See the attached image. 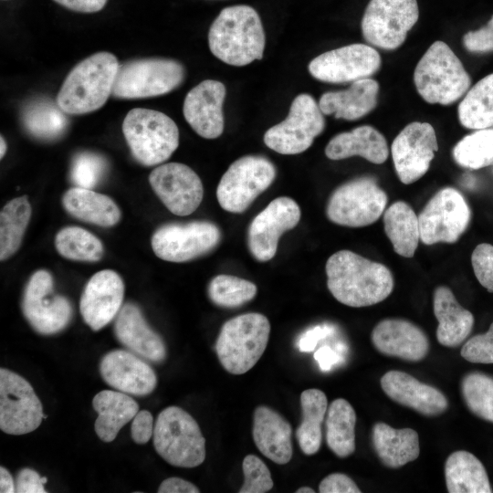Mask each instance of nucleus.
I'll list each match as a JSON object with an SVG mask.
<instances>
[{
  "label": "nucleus",
  "mask_w": 493,
  "mask_h": 493,
  "mask_svg": "<svg viewBox=\"0 0 493 493\" xmlns=\"http://www.w3.org/2000/svg\"><path fill=\"white\" fill-rule=\"evenodd\" d=\"M185 78L184 66L173 59L149 58L121 64L111 95L120 99H145L164 95Z\"/></svg>",
  "instance_id": "6e6552de"
},
{
  "label": "nucleus",
  "mask_w": 493,
  "mask_h": 493,
  "mask_svg": "<svg viewBox=\"0 0 493 493\" xmlns=\"http://www.w3.org/2000/svg\"><path fill=\"white\" fill-rule=\"evenodd\" d=\"M437 150L436 134L430 123L414 121L406 125L391 146L399 180L404 184L418 181L429 170Z\"/></svg>",
  "instance_id": "a211bd4d"
},
{
  "label": "nucleus",
  "mask_w": 493,
  "mask_h": 493,
  "mask_svg": "<svg viewBox=\"0 0 493 493\" xmlns=\"http://www.w3.org/2000/svg\"><path fill=\"white\" fill-rule=\"evenodd\" d=\"M99 369L107 384L127 394L148 395L157 385L153 369L132 351H109L100 360Z\"/></svg>",
  "instance_id": "5701e85b"
},
{
  "label": "nucleus",
  "mask_w": 493,
  "mask_h": 493,
  "mask_svg": "<svg viewBox=\"0 0 493 493\" xmlns=\"http://www.w3.org/2000/svg\"><path fill=\"white\" fill-rule=\"evenodd\" d=\"M16 492L17 493H46L42 477L34 469L25 467L18 471L16 477Z\"/></svg>",
  "instance_id": "864d4df0"
},
{
  "label": "nucleus",
  "mask_w": 493,
  "mask_h": 493,
  "mask_svg": "<svg viewBox=\"0 0 493 493\" xmlns=\"http://www.w3.org/2000/svg\"><path fill=\"white\" fill-rule=\"evenodd\" d=\"M382 59L378 51L365 44H351L324 52L309 64L310 75L322 82L345 83L375 74Z\"/></svg>",
  "instance_id": "f3484780"
},
{
  "label": "nucleus",
  "mask_w": 493,
  "mask_h": 493,
  "mask_svg": "<svg viewBox=\"0 0 493 493\" xmlns=\"http://www.w3.org/2000/svg\"><path fill=\"white\" fill-rule=\"evenodd\" d=\"M418 17L416 0H370L361 23L362 37L379 48L396 49Z\"/></svg>",
  "instance_id": "f8f14e48"
},
{
  "label": "nucleus",
  "mask_w": 493,
  "mask_h": 493,
  "mask_svg": "<svg viewBox=\"0 0 493 493\" xmlns=\"http://www.w3.org/2000/svg\"><path fill=\"white\" fill-rule=\"evenodd\" d=\"M453 158L461 167L477 170L493 165V128L476 130L453 148Z\"/></svg>",
  "instance_id": "79ce46f5"
},
{
  "label": "nucleus",
  "mask_w": 493,
  "mask_h": 493,
  "mask_svg": "<svg viewBox=\"0 0 493 493\" xmlns=\"http://www.w3.org/2000/svg\"><path fill=\"white\" fill-rule=\"evenodd\" d=\"M378 94V82L367 78L353 81L347 89L322 94L319 106L325 115L355 121L367 115L376 107Z\"/></svg>",
  "instance_id": "cd10ccee"
},
{
  "label": "nucleus",
  "mask_w": 493,
  "mask_h": 493,
  "mask_svg": "<svg viewBox=\"0 0 493 493\" xmlns=\"http://www.w3.org/2000/svg\"><path fill=\"white\" fill-rule=\"evenodd\" d=\"M414 81L426 102L450 105L467 93L471 78L448 45L435 41L417 63Z\"/></svg>",
  "instance_id": "20e7f679"
},
{
  "label": "nucleus",
  "mask_w": 493,
  "mask_h": 493,
  "mask_svg": "<svg viewBox=\"0 0 493 493\" xmlns=\"http://www.w3.org/2000/svg\"><path fill=\"white\" fill-rule=\"evenodd\" d=\"M149 182L163 204L176 215H191L202 202V181L184 163H169L157 166L150 173Z\"/></svg>",
  "instance_id": "aec40b11"
},
{
  "label": "nucleus",
  "mask_w": 493,
  "mask_h": 493,
  "mask_svg": "<svg viewBox=\"0 0 493 493\" xmlns=\"http://www.w3.org/2000/svg\"><path fill=\"white\" fill-rule=\"evenodd\" d=\"M107 163L97 153L84 152L77 154L72 162L70 178L77 187L91 189L106 172Z\"/></svg>",
  "instance_id": "a18cd8bd"
},
{
  "label": "nucleus",
  "mask_w": 493,
  "mask_h": 493,
  "mask_svg": "<svg viewBox=\"0 0 493 493\" xmlns=\"http://www.w3.org/2000/svg\"><path fill=\"white\" fill-rule=\"evenodd\" d=\"M124 283L115 271L95 273L86 284L79 301L84 321L99 330L116 318L122 307Z\"/></svg>",
  "instance_id": "412c9836"
},
{
  "label": "nucleus",
  "mask_w": 493,
  "mask_h": 493,
  "mask_svg": "<svg viewBox=\"0 0 493 493\" xmlns=\"http://www.w3.org/2000/svg\"><path fill=\"white\" fill-rule=\"evenodd\" d=\"M60 5L80 13H95L100 11L108 0H54Z\"/></svg>",
  "instance_id": "4d7b16f0"
},
{
  "label": "nucleus",
  "mask_w": 493,
  "mask_h": 493,
  "mask_svg": "<svg viewBox=\"0 0 493 493\" xmlns=\"http://www.w3.org/2000/svg\"><path fill=\"white\" fill-rule=\"evenodd\" d=\"M153 446L167 463L178 467H195L205 459V438L194 417L178 406L164 408L157 416Z\"/></svg>",
  "instance_id": "423d86ee"
},
{
  "label": "nucleus",
  "mask_w": 493,
  "mask_h": 493,
  "mask_svg": "<svg viewBox=\"0 0 493 493\" xmlns=\"http://www.w3.org/2000/svg\"><path fill=\"white\" fill-rule=\"evenodd\" d=\"M226 93L225 85L214 79L200 82L187 93L183 107L184 116L199 136L215 139L223 133Z\"/></svg>",
  "instance_id": "4be33fe9"
},
{
  "label": "nucleus",
  "mask_w": 493,
  "mask_h": 493,
  "mask_svg": "<svg viewBox=\"0 0 493 493\" xmlns=\"http://www.w3.org/2000/svg\"><path fill=\"white\" fill-rule=\"evenodd\" d=\"M384 232L396 254L413 257L420 241L418 215L404 201L392 204L383 212Z\"/></svg>",
  "instance_id": "f704fd0d"
},
{
  "label": "nucleus",
  "mask_w": 493,
  "mask_h": 493,
  "mask_svg": "<svg viewBox=\"0 0 493 493\" xmlns=\"http://www.w3.org/2000/svg\"><path fill=\"white\" fill-rule=\"evenodd\" d=\"M22 310L31 327L42 335L62 331L73 316L70 301L54 292L53 278L44 269L36 271L26 283Z\"/></svg>",
  "instance_id": "4468645a"
},
{
  "label": "nucleus",
  "mask_w": 493,
  "mask_h": 493,
  "mask_svg": "<svg viewBox=\"0 0 493 493\" xmlns=\"http://www.w3.org/2000/svg\"><path fill=\"white\" fill-rule=\"evenodd\" d=\"M320 493H360L361 489L347 475L341 473L330 474L319 486Z\"/></svg>",
  "instance_id": "603ef678"
},
{
  "label": "nucleus",
  "mask_w": 493,
  "mask_h": 493,
  "mask_svg": "<svg viewBox=\"0 0 493 493\" xmlns=\"http://www.w3.org/2000/svg\"><path fill=\"white\" fill-rule=\"evenodd\" d=\"M0 146H1L0 156H1V158H3L4 155L5 154V152H6V142H5V139L3 138V136H1V138H0Z\"/></svg>",
  "instance_id": "052dcab7"
},
{
  "label": "nucleus",
  "mask_w": 493,
  "mask_h": 493,
  "mask_svg": "<svg viewBox=\"0 0 493 493\" xmlns=\"http://www.w3.org/2000/svg\"><path fill=\"white\" fill-rule=\"evenodd\" d=\"M300 215V208L293 199L280 196L272 200L248 227L247 245L251 255L260 262L273 258L279 237L298 225Z\"/></svg>",
  "instance_id": "6ab92c4d"
},
{
  "label": "nucleus",
  "mask_w": 493,
  "mask_h": 493,
  "mask_svg": "<svg viewBox=\"0 0 493 493\" xmlns=\"http://www.w3.org/2000/svg\"><path fill=\"white\" fill-rule=\"evenodd\" d=\"M120 64L110 52H98L77 64L68 74L56 102L70 115H80L101 108L112 93Z\"/></svg>",
  "instance_id": "7ed1b4c3"
},
{
  "label": "nucleus",
  "mask_w": 493,
  "mask_h": 493,
  "mask_svg": "<svg viewBox=\"0 0 493 493\" xmlns=\"http://www.w3.org/2000/svg\"><path fill=\"white\" fill-rule=\"evenodd\" d=\"M460 354L473 363H493V322L487 332L468 339L463 345Z\"/></svg>",
  "instance_id": "de8ad7c7"
},
{
  "label": "nucleus",
  "mask_w": 493,
  "mask_h": 493,
  "mask_svg": "<svg viewBox=\"0 0 493 493\" xmlns=\"http://www.w3.org/2000/svg\"><path fill=\"white\" fill-rule=\"evenodd\" d=\"M269 333V320L261 313H245L226 321L215 341L223 368L235 375L247 372L266 351Z\"/></svg>",
  "instance_id": "39448f33"
},
{
  "label": "nucleus",
  "mask_w": 493,
  "mask_h": 493,
  "mask_svg": "<svg viewBox=\"0 0 493 493\" xmlns=\"http://www.w3.org/2000/svg\"><path fill=\"white\" fill-rule=\"evenodd\" d=\"M324 128L319 104L311 95L301 93L293 100L287 118L265 132L264 142L280 154H299L311 146Z\"/></svg>",
  "instance_id": "9b49d317"
},
{
  "label": "nucleus",
  "mask_w": 493,
  "mask_h": 493,
  "mask_svg": "<svg viewBox=\"0 0 493 493\" xmlns=\"http://www.w3.org/2000/svg\"><path fill=\"white\" fill-rule=\"evenodd\" d=\"M31 205L26 196L8 202L0 213V259L5 260L19 248L31 217Z\"/></svg>",
  "instance_id": "ea45409f"
},
{
  "label": "nucleus",
  "mask_w": 493,
  "mask_h": 493,
  "mask_svg": "<svg viewBox=\"0 0 493 493\" xmlns=\"http://www.w3.org/2000/svg\"><path fill=\"white\" fill-rule=\"evenodd\" d=\"M220 238L216 225L200 220L163 225L153 233L151 243L159 258L182 263L210 252Z\"/></svg>",
  "instance_id": "2eb2a0df"
},
{
  "label": "nucleus",
  "mask_w": 493,
  "mask_h": 493,
  "mask_svg": "<svg viewBox=\"0 0 493 493\" xmlns=\"http://www.w3.org/2000/svg\"><path fill=\"white\" fill-rule=\"evenodd\" d=\"M302 421L296 430L301 451L311 456L316 454L321 446V425L328 410L326 394L320 389L310 388L300 394Z\"/></svg>",
  "instance_id": "c9c22d12"
},
{
  "label": "nucleus",
  "mask_w": 493,
  "mask_h": 493,
  "mask_svg": "<svg viewBox=\"0 0 493 493\" xmlns=\"http://www.w3.org/2000/svg\"><path fill=\"white\" fill-rule=\"evenodd\" d=\"M153 416L147 410H141L135 414L131 425L132 440L139 445L146 444L153 435Z\"/></svg>",
  "instance_id": "3c124183"
},
{
  "label": "nucleus",
  "mask_w": 493,
  "mask_h": 493,
  "mask_svg": "<svg viewBox=\"0 0 493 493\" xmlns=\"http://www.w3.org/2000/svg\"><path fill=\"white\" fill-rule=\"evenodd\" d=\"M158 493H199V488L185 479L172 477L164 479L158 488Z\"/></svg>",
  "instance_id": "6e6d98bb"
},
{
  "label": "nucleus",
  "mask_w": 493,
  "mask_h": 493,
  "mask_svg": "<svg viewBox=\"0 0 493 493\" xmlns=\"http://www.w3.org/2000/svg\"><path fill=\"white\" fill-rule=\"evenodd\" d=\"M62 205L75 218L100 226H113L121 219L115 202L91 189L76 186L68 190L62 197Z\"/></svg>",
  "instance_id": "473e14b6"
},
{
  "label": "nucleus",
  "mask_w": 493,
  "mask_h": 493,
  "mask_svg": "<svg viewBox=\"0 0 493 493\" xmlns=\"http://www.w3.org/2000/svg\"><path fill=\"white\" fill-rule=\"evenodd\" d=\"M471 218L463 194L445 187L434 194L418 215L420 240L427 246L456 242L467 230Z\"/></svg>",
  "instance_id": "ddd939ff"
},
{
  "label": "nucleus",
  "mask_w": 493,
  "mask_h": 493,
  "mask_svg": "<svg viewBox=\"0 0 493 493\" xmlns=\"http://www.w3.org/2000/svg\"><path fill=\"white\" fill-rule=\"evenodd\" d=\"M208 45L215 58L231 66L262 59L266 37L257 12L246 5L222 9L209 28Z\"/></svg>",
  "instance_id": "f03ea898"
},
{
  "label": "nucleus",
  "mask_w": 493,
  "mask_h": 493,
  "mask_svg": "<svg viewBox=\"0 0 493 493\" xmlns=\"http://www.w3.org/2000/svg\"><path fill=\"white\" fill-rule=\"evenodd\" d=\"M114 334L128 350L154 363L163 362L167 349L162 337L147 323L141 309L132 302L122 305L114 321Z\"/></svg>",
  "instance_id": "393cba45"
},
{
  "label": "nucleus",
  "mask_w": 493,
  "mask_h": 493,
  "mask_svg": "<svg viewBox=\"0 0 493 493\" xmlns=\"http://www.w3.org/2000/svg\"><path fill=\"white\" fill-rule=\"evenodd\" d=\"M66 113L57 102L50 100H37L24 110L23 123L26 130L41 140H55L60 137L68 127Z\"/></svg>",
  "instance_id": "58836bf2"
},
{
  "label": "nucleus",
  "mask_w": 493,
  "mask_h": 493,
  "mask_svg": "<svg viewBox=\"0 0 493 493\" xmlns=\"http://www.w3.org/2000/svg\"><path fill=\"white\" fill-rule=\"evenodd\" d=\"M445 477L450 493L492 492L483 464L467 451L459 450L449 455L445 464Z\"/></svg>",
  "instance_id": "72a5a7b5"
},
{
  "label": "nucleus",
  "mask_w": 493,
  "mask_h": 493,
  "mask_svg": "<svg viewBox=\"0 0 493 493\" xmlns=\"http://www.w3.org/2000/svg\"><path fill=\"white\" fill-rule=\"evenodd\" d=\"M461 393L467 408L477 416L493 423V377L483 372L466 374Z\"/></svg>",
  "instance_id": "c03bdc74"
},
{
  "label": "nucleus",
  "mask_w": 493,
  "mask_h": 493,
  "mask_svg": "<svg viewBox=\"0 0 493 493\" xmlns=\"http://www.w3.org/2000/svg\"><path fill=\"white\" fill-rule=\"evenodd\" d=\"M433 307L438 321V342L450 348L459 346L472 331L475 321L473 314L457 302L446 286H439L435 289Z\"/></svg>",
  "instance_id": "c85d7f7f"
},
{
  "label": "nucleus",
  "mask_w": 493,
  "mask_h": 493,
  "mask_svg": "<svg viewBox=\"0 0 493 493\" xmlns=\"http://www.w3.org/2000/svg\"><path fill=\"white\" fill-rule=\"evenodd\" d=\"M388 197L371 176H362L337 187L326 207L328 218L348 227H363L375 223L383 214Z\"/></svg>",
  "instance_id": "1a4fd4ad"
},
{
  "label": "nucleus",
  "mask_w": 493,
  "mask_h": 493,
  "mask_svg": "<svg viewBox=\"0 0 493 493\" xmlns=\"http://www.w3.org/2000/svg\"><path fill=\"white\" fill-rule=\"evenodd\" d=\"M326 442L339 457L344 458L355 451L356 414L345 399L338 398L328 407L326 415Z\"/></svg>",
  "instance_id": "e433bc0d"
},
{
  "label": "nucleus",
  "mask_w": 493,
  "mask_h": 493,
  "mask_svg": "<svg viewBox=\"0 0 493 493\" xmlns=\"http://www.w3.org/2000/svg\"><path fill=\"white\" fill-rule=\"evenodd\" d=\"M245 477L239 493H265L273 486L271 473L267 465L256 455H247L242 463Z\"/></svg>",
  "instance_id": "49530a36"
},
{
  "label": "nucleus",
  "mask_w": 493,
  "mask_h": 493,
  "mask_svg": "<svg viewBox=\"0 0 493 493\" xmlns=\"http://www.w3.org/2000/svg\"><path fill=\"white\" fill-rule=\"evenodd\" d=\"M471 264L480 285L493 292V246L488 243L477 245L471 255Z\"/></svg>",
  "instance_id": "09e8293b"
},
{
  "label": "nucleus",
  "mask_w": 493,
  "mask_h": 493,
  "mask_svg": "<svg viewBox=\"0 0 493 493\" xmlns=\"http://www.w3.org/2000/svg\"><path fill=\"white\" fill-rule=\"evenodd\" d=\"M314 489L309 487H301L296 490V493H314Z\"/></svg>",
  "instance_id": "680f3d73"
},
{
  "label": "nucleus",
  "mask_w": 493,
  "mask_h": 493,
  "mask_svg": "<svg viewBox=\"0 0 493 493\" xmlns=\"http://www.w3.org/2000/svg\"><path fill=\"white\" fill-rule=\"evenodd\" d=\"M380 383L393 401L423 415H438L448 407V401L441 391L404 372L389 371L382 376Z\"/></svg>",
  "instance_id": "a878e982"
},
{
  "label": "nucleus",
  "mask_w": 493,
  "mask_h": 493,
  "mask_svg": "<svg viewBox=\"0 0 493 493\" xmlns=\"http://www.w3.org/2000/svg\"><path fill=\"white\" fill-rule=\"evenodd\" d=\"M372 441L378 457L390 468H399L420 454L418 434L412 428L395 429L379 422L372 427Z\"/></svg>",
  "instance_id": "7c9ffc66"
},
{
  "label": "nucleus",
  "mask_w": 493,
  "mask_h": 493,
  "mask_svg": "<svg viewBox=\"0 0 493 493\" xmlns=\"http://www.w3.org/2000/svg\"><path fill=\"white\" fill-rule=\"evenodd\" d=\"M0 492H16V483L9 471L4 467H0Z\"/></svg>",
  "instance_id": "bf43d9fd"
},
{
  "label": "nucleus",
  "mask_w": 493,
  "mask_h": 493,
  "mask_svg": "<svg viewBox=\"0 0 493 493\" xmlns=\"http://www.w3.org/2000/svg\"><path fill=\"white\" fill-rule=\"evenodd\" d=\"M465 48L472 53H488L493 51V16L488 23L475 31H469L463 37Z\"/></svg>",
  "instance_id": "8fccbe9b"
},
{
  "label": "nucleus",
  "mask_w": 493,
  "mask_h": 493,
  "mask_svg": "<svg viewBox=\"0 0 493 493\" xmlns=\"http://www.w3.org/2000/svg\"><path fill=\"white\" fill-rule=\"evenodd\" d=\"M462 126L471 130L493 127V73L469 89L457 108Z\"/></svg>",
  "instance_id": "4c0bfd02"
},
{
  "label": "nucleus",
  "mask_w": 493,
  "mask_h": 493,
  "mask_svg": "<svg viewBox=\"0 0 493 493\" xmlns=\"http://www.w3.org/2000/svg\"><path fill=\"white\" fill-rule=\"evenodd\" d=\"M42 404L32 385L19 374L0 369V428L20 435L36 430L42 419Z\"/></svg>",
  "instance_id": "dca6fc26"
},
{
  "label": "nucleus",
  "mask_w": 493,
  "mask_h": 493,
  "mask_svg": "<svg viewBox=\"0 0 493 493\" xmlns=\"http://www.w3.org/2000/svg\"><path fill=\"white\" fill-rule=\"evenodd\" d=\"M55 246L62 257L78 261H98L104 253L100 240L79 226L62 228L55 237Z\"/></svg>",
  "instance_id": "a19ab883"
},
{
  "label": "nucleus",
  "mask_w": 493,
  "mask_h": 493,
  "mask_svg": "<svg viewBox=\"0 0 493 493\" xmlns=\"http://www.w3.org/2000/svg\"><path fill=\"white\" fill-rule=\"evenodd\" d=\"M371 340L379 352L408 362H419L429 351V341L424 330L403 319L381 320L373 328Z\"/></svg>",
  "instance_id": "b1692460"
},
{
  "label": "nucleus",
  "mask_w": 493,
  "mask_h": 493,
  "mask_svg": "<svg viewBox=\"0 0 493 493\" xmlns=\"http://www.w3.org/2000/svg\"><path fill=\"white\" fill-rule=\"evenodd\" d=\"M92 406L98 413L95 432L103 442L113 441L119 431L133 419L139 404L125 393L103 390L92 399Z\"/></svg>",
  "instance_id": "2f4dec72"
},
{
  "label": "nucleus",
  "mask_w": 493,
  "mask_h": 493,
  "mask_svg": "<svg viewBox=\"0 0 493 493\" xmlns=\"http://www.w3.org/2000/svg\"><path fill=\"white\" fill-rule=\"evenodd\" d=\"M333 328L328 325L316 326L307 330L299 340L298 347L300 351H313L318 341L330 335Z\"/></svg>",
  "instance_id": "5fc2aeb1"
},
{
  "label": "nucleus",
  "mask_w": 493,
  "mask_h": 493,
  "mask_svg": "<svg viewBox=\"0 0 493 493\" xmlns=\"http://www.w3.org/2000/svg\"><path fill=\"white\" fill-rule=\"evenodd\" d=\"M207 291L215 305L236 308L252 300L257 288L253 282L236 276L217 275L210 281Z\"/></svg>",
  "instance_id": "37998d69"
},
{
  "label": "nucleus",
  "mask_w": 493,
  "mask_h": 493,
  "mask_svg": "<svg viewBox=\"0 0 493 493\" xmlns=\"http://www.w3.org/2000/svg\"><path fill=\"white\" fill-rule=\"evenodd\" d=\"M290 424L277 411L266 405L254 412L252 435L257 449L278 465L288 463L293 455Z\"/></svg>",
  "instance_id": "bb28decb"
},
{
  "label": "nucleus",
  "mask_w": 493,
  "mask_h": 493,
  "mask_svg": "<svg viewBox=\"0 0 493 493\" xmlns=\"http://www.w3.org/2000/svg\"><path fill=\"white\" fill-rule=\"evenodd\" d=\"M274 164L260 155L243 156L230 164L216 189L220 206L230 213H243L273 183Z\"/></svg>",
  "instance_id": "9d476101"
},
{
  "label": "nucleus",
  "mask_w": 493,
  "mask_h": 493,
  "mask_svg": "<svg viewBox=\"0 0 493 493\" xmlns=\"http://www.w3.org/2000/svg\"><path fill=\"white\" fill-rule=\"evenodd\" d=\"M325 155L334 161L361 156L370 163L381 164L387 160L389 149L379 131L362 125L332 137L325 148Z\"/></svg>",
  "instance_id": "c756f323"
},
{
  "label": "nucleus",
  "mask_w": 493,
  "mask_h": 493,
  "mask_svg": "<svg viewBox=\"0 0 493 493\" xmlns=\"http://www.w3.org/2000/svg\"><path fill=\"white\" fill-rule=\"evenodd\" d=\"M122 132L135 160L145 166L165 162L179 145L176 123L154 110H131L123 120Z\"/></svg>",
  "instance_id": "0eeeda50"
},
{
  "label": "nucleus",
  "mask_w": 493,
  "mask_h": 493,
  "mask_svg": "<svg viewBox=\"0 0 493 493\" xmlns=\"http://www.w3.org/2000/svg\"><path fill=\"white\" fill-rule=\"evenodd\" d=\"M325 271L331 295L352 308L382 302L394 287L393 274L386 266L350 250L332 254L326 262Z\"/></svg>",
  "instance_id": "f257e3e1"
},
{
  "label": "nucleus",
  "mask_w": 493,
  "mask_h": 493,
  "mask_svg": "<svg viewBox=\"0 0 493 493\" xmlns=\"http://www.w3.org/2000/svg\"><path fill=\"white\" fill-rule=\"evenodd\" d=\"M314 358L318 362L320 370L323 372L330 371L333 365L341 362V356L338 351H333L329 346L320 347L314 353Z\"/></svg>",
  "instance_id": "13d9d810"
}]
</instances>
